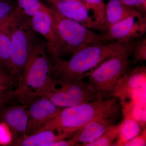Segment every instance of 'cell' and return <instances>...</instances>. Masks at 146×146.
<instances>
[{"label": "cell", "mask_w": 146, "mask_h": 146, "mask_svg": "<svg viewBox=\"0 0 146 146\" xmlns=\"http://www.w3.org/2000/svg\"><path fill=\"white\" fill-rule=\"evenodd\" d=\"M134 43L121 41L100 43L84 48L72 55L69 60L61 58L53 61L51 76L58 80L83 79L86 73L94 70L110 58L131 50Z\"/></svg>", "instance_id": "cell-1"}, {"label": "cell", "mask_w": 146, "mask_h": 146, "mask_svg": "<svg viewBox=\"0 0 146 146\" xmlns=\"http://www.w3.org/2000/svg\"><path fill=\"white\" fill-rule=\"evenodd\" d=\"M46 43L35 42L15 91L11 93L19 103L27 107L32 101L42 96L56 83L51 76L52 64L47 54Z\"/></svg>", "instance_id": "cell-2"}, {"label": "cell", "mask_w": 146, "mask_h": 146, "mask_svg": "<svg viewBox=\"0 0 146 146\" xmlns=\"http://www.w3.org/2000/svg\"><path fill=\"white\" fill-rule=\"evenodd\" d=\"M119 100L118 97H112L63 108L56 117L45 124L36 133L44 130L80 129L94 120L114 117L120 112Z\"/></svg>", "instance_id": "cell-3"}, {"label": "cell", "mask_w": 146, "mask_h": 146, "mask_svg": "<svg viewBox=\"0 0 146 146\" xmlns=\"http://www.w3.org/2000/svg\"><path fill=\"white\" fill-rule=\"evenodd\" d=\"M131 53V50L113 56L90 72L86 84L96 99H108L113 97L118 81L127 72Z\"/></svg>", "instance_id": "cell-4"}, {"label": "cell", "mask_w": 146, "mask_h": 146, "mask_svg": "<svg viewBox=\"0 0 146 146\" xmlns=\"http://www.w3.org/2000/svg\"><path fill=\"white\" fill-rule=\"evenodd\" d=\"M50 9L58 35L60 57L64 55H72L92 45L107 42L102 35L63 16L53 7Z\"/></svg>", "instance_id": "cell-5"}, {"label": "cell", "mask_w": 146, "mask_h": 146, "mask_svg": "<svg viewBox=\"0 0 146 146\" xmlns=\"http://www.w3.org/2000/svg\"><path fill=\"white\" fill-rule=\"evenodd\" d=\"M26 16H22L9 28L12 50L7 70L11 76L18 78L36 42L35 32L32 27L31 19Z\"/></svg>", "instance_id": "cell-6"}, {"label": "cell", "mask_w": 146, "mask_h": 146, "mask_svg": "<svg viewBox=\"0 0 146 146\" xmlns=\"http://www.w3.org/2000/svg\"><path fill=\"white\" fill-rule=\"evenodd\" d=\"M146 32L145 14L137 11L133 15L112 26L102 35L106 42H133Z\"/></svg>", "instance_id": "cell-7"}, {"label": "cell", "mask_w": 146, "mask_h": 146, "mask_svg": "<svg viewBox=\"0 0 146 146\" xmlns=\"http://www.w3.org/2000/svg\"><path fill=\"white\" fill-rule=\"evenodd\" d=\"M31 23L33 30L44 38L47 53L52 60L61 58L58 35L50 7L45 6L32 16Z\"/></svg>", "instance_id": "cell-8"}, {"label": "cell", "mask_w": 146, "mask_h": 146, "mask_svg": "<svg viewBox=\"0 0 146 146\" xmlns=\"http://www.w3.org/2000/svg\"><path fill=\"white\" fill-rule=\"evenodd\" d=\"M63 16L89 29L104 31V27L93 10L79 0H60L52 4Z\"/></svg>", "instance_id": "cell-9"}, {"label": "cell", "mask_w": 146, "mask_h": 146, "mask_svg": "<svg viewBox=\"0 0 146 146\" xmlns=\"http://www.w3.org/2000/svg\"><path fill=\"white\" fill-rule=\"evenodd\" d=\"M63 108L56 106L44 96L37 97L27 107L28 122L25 135L36 133L45 124L56 117Z\"/></svg>", "instance_id": "cell-10"}, {"label": "cell", "mask_w": 146, "mask_h": 146, "mask_svg": "<svg viewBox=\"0 0 146 146\" xmlns=\"http://www.w3.org/2000/svg\"><path fill=\"white\" fill-rule=\"evenodd\" d=\"M0 118L12 131L14 140L26 135L28 122L27 107L25 106H11L1 110Z\"/></svg>", "instance_id": "cell-11"}, {"label": "cell", "mask_w": 146, "mask_h": 146, "mask_svg": "<svg viewBox=\"0 0 146 146\" xmlns=\"http://www.w3.org/2000/svg\"><path fill=\"white\" fill-rule=\"evenodd\" d=\"M146 67L134 69L125 74L119 80L115 86L113 97H118L123 102L126 99L131 98L133 93L140 89L145 82Z\"/></svg>", "instance_id": "cell-12"}, {"label": "cell", "mask_w": 146, "mask_h": 146, "mask_svg": "<svg viewBox=\"0 0 146 146\" xmlns=\"http://www.w3.org/2000/svg\"><path fill=\"white\" fill-rule=\"evenodd\" d=\"M78 129H65L58 135L53 131L44 130L31 135H24L13 141L12 145L16 146H50L54 142L71 137Z\"/></svg>", "instance_id": "cell-13"}, {"label": "cell", "mask_w": 146, "mask_h": 146, "mask_svg": "<svg viewBox=\"0 0 146 146\" xmlns=\"http://www.w3.org/2000/svg\"><path fill=\"white\" fill-rule=\"evenodd\" d=\"M112 118H101L89 122L74 133L71 139L77 145L93 143L114 125Z\"/></svg>", "instance_id": "cell-14"}, {"label": "cell", "mask_w": 146, "mask_h": 146, "mask_svg": "<svg viewBox=\"0 0 146 146\" xmlns=\"http://www.w3.org/2000/svg\"><path fill=\"white\" fill-rule=\"evenodd\" d=\"M137 11H139L125 5L119 0H110L106 5L104 31L105 32L112 26L133 15Z\"/></svg>", "instance_id": "cell-15"}, {"label": "cell", "mask_w": 146, "mask_h": 146, "mask_svg": "<svg viewBox=\"0 0 146 146\" xmlns=\"http://www.w3.org/2000/svg\"><path fill=\"white\" fill-rule=\"evenodd\" d=\"M121 123V129L116 146H123L127 141L136 137L141 132L138 122L131 116H128Z\"/></svg>", "instance_id": "cell-16"}, {"label": "cell", "mask_w": 146, "mask_h": 146, "mask_svg": "<svg viewBox=\"0 0 146 146\" xmlns=\"http://www.w3.org/2000/svg\"><path fill=\"white\" fill-rule=\"evenodd\" d=\"M11 25L0 30V66L7 71L12 50L9 35Z\"/></svg>", "instance_id": "cell-17"}, {"label": "cell", "mask_w": 146, "mask_h": 146, "mask_svg": "<svg viewBox=\"0 0 146 146\" xmlns=\"http://www.w3.org/2000/svg\"><path fill=\"white\" fill-rule=\"evenodd\" d=\"M121 123L117 125L112 126L99 138L93 143L85 144V146H110L113 145L115 141L118 138Z\"/></svg>", "instance_id": "cell-18"}, {"label": "cell", "mask_w": 146, "mask_h": 146, "mask_svg": "<svg viewBox=\"0 0 146 146\" xmlns=\"http://www.w3.org/2000/svg\"><path fill=\"white\" fill-rule=\"evenodd\" d=\"M18 7L26 16L32 17L45 6L39 0H17Z\"/></svg>", "instance_id": "cell-19"}, {"label": "cell", "mask_w": 146, "mask_h": 146, "mask_svg": "<svg viewBox=\"0 0 146 146\" xmlns=\"http://www.w3.org/2000/svg\"><path fill=\"white\" fill-rule=\"evenodd\" d=\"M94 11L101 24L104 27L106 4L104 0H79Z\"/></svg>", "instance_id": "cell-20"}, {"label": "cell", "mask_w": 146, "mask_h": 146, "mask_svg": "<svg viewBox=\"0 0 146 146\" xmlns=\"http://www.w3.org/2000/svg\"><path fill=\"white\" fill-rule=\"evenodd\" d=\"M131 53L134 60L137 62H143L146 60V38L145 37L137 43H134Z\"/></svg>", "instance_id": "cell-21"}, {"label": "cell", "mask_w": 146, "mask_h": 146, "mask_svg": "<svg viewBox=\"0 0 146 146\" xmlns=\"http://www.w3.org/2000/svg\"><path fill=\"white\" fill-rule=\"evenodd\" d=\"M17 80L18 78L11 76L8 71L0 66V92H4L13 86Z\"/></svg>", "instance_id": "cell-22"}, {"label": "cell", "mask_w": 146, "mask_h": 146, "mask_svg": "<svg viewBox=\"0 0 146 146\" xmlns=\"http://www.w3.org/2000/svg\"><path fill=\"white\" fill-rule=\"evenodd\" d=\"M23 15V13L19 7L14 9L5 18L0 19V30L9 26L18 20Z\"/></svg>", "instance_id": "cell-23"}, {"label": "cell", "mask_w": 146, "mask_h": 146, "mask_svg": "<svg viewBox=\"0 0 146 146\" xmlns=\"http://www.w3.org/2000/svg\"><path fill=\"white\" fill-rule=\"evenodd\" d=\"M125 5L146 14V0H119Z\"/></svg>", "instance_id": "cell-24"}, {"label": "cell", "mask_w": 146, "mask_h": 146, "mask_svg": "<svg viewBox=\"0 0 146 146\" xmlns=\"http://www.w3.org/2000/svg\"><path fill=\"white\" fill-rule=\"evenodd\" d=\"M146 129L142 132L141 135H137L130 141L124 144V146H144L146 145Z\"/></svg>", "instance_id": "cell-25"}, {"label": "cell", "mask_w": 146, "mask_h": 146, "mask_svg": "<svg viewBox=\"0 0 146 146\" xmlns=\"http://www.w3.org/2000/svg\"><path fill=\"white\" fill-rule=\"evenodd\" d=\"M13 11L10 4L4 1H0V19L8 16Z\"/></svg>", "instance_id": "cell-26"}, {"label": "cell", "mask_w": 146, "mask_h": 146, "mask_svg": "<svg viewBox=\"0 0 146 146\" xmlns=\"http://www.w3.org/2000/svg\"><path fill=\"white\" fill-rule=\"evenodd\" d=\"M77 145V144L70 139L68 141L65 139L58 141L51 144L50 146H72Z\"/></svg>", "instance_id": "cell-27"}, {"label": "cell", "mask_w": 146, "mask_h": 146, "mask_svg": "<svg viewBox=\"0 0 146 146\" xmlns=\"http://www.w3.org/2000/svg\"><path fill=\"white\" fill-rule=\"evenodd\" d=\"M4 92H0V102H5L4 98L3 93Z\"/></svg>", "instance_id": "cell-28"}, {"label": "cell", "mask_w": 146, "mask_h": 146, "mask_svg": "<svg viewBox=\"0 0 146 146\" xmlns=\"http://www.w3.org/2000/svg\"><path fill=\"white\" fill-rule=\"evenodd\" d=\"M48 1H49L50 3H51L52 4L54 3L55 2L57 1H60V0H48Z\"/></svg>", "instance_id": "cell-29"}, {"label": "cell", "mask_w": 146, "mask_h": 146, "mask_svg": "<svg viewBox=\"0 0 146 146\" xmlns=\"http://www.w3.org/2000/svg\"><path fill=\"white\" fill-rule=\"evenodd\" d=\"M4 103L0 102V114H1V110L2 107Z\"/></svg>", "instance_id": "cell-30"}]
</instances>
